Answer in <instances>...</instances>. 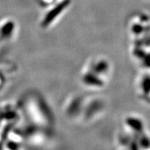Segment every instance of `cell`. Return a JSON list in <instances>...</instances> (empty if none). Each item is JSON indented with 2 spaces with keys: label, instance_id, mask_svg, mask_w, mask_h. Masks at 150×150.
<instances>
[{
  "label": "cell",
  "instance_id": "obj_2",
  "mask_svg": "<svg viewBox=\"0 0 150 150\" xmlns=\"http://www.w3.org/2000/svg\"><path fill=\"white\" fill-rule=\"evenodd\" d=\"M127 124L131 129L133 130L137 131V132H140L142 130L143 128V125H142V122L139 119H137L135 117H129L127 120Z\"/></svg>",
  "mask_w": 150,
  "mask_h": 150
},
{
  "label": "cell",
  "instance_id": "obj_1",
  "mask_svg": "<svg viewBox=\"0 0 150 150\" xmlns=\"http://www.w3.org/2000/svg\"><path fill=\"white\" fill-rule=\"evenodd\" d=\"M68 4L69 0H64L63 1L55 6L51 11H50V12L46 14L45 17L43 19L42 22V27H46L51 24L54 20H55V19L57 18L58 16H59L63 13V11L68 6Z\"/></svg>",
  "mask_w": 150,
  "mask_h": 150
},
{
  "label": "cell",
  "instance_id": "obj_3",
  "mask_svg": "<svg viewBox=\"0 0 150 150\" xmlns=\"http://www.w3.org/2000/svg\"><path fill=\"white\" fill-rule=\"evenodd\" d=\"M84 81L87 84L93 86H102L103 85V82L101 79H99L97 76L95 74L88 73L85 76Z\"/></svg>",
  "mask_w": 150,
  "mask_h": 150
},
{
  "label": "cell",
  "instance_id": "obj_4",
  "mask_svg": "<svg viewBox=\"0 0 150 150\" xmlns=\"http://www.w3.org/2000/svg\"><path fill=\"white\" fill-rule=\"evenodd\" d=\"M149 78L147 77L144 79L143 81H142V89L143 91H146L147 93H149Z\"/></svg>",
  "mask_w": 150,
  "mask_h": 150
}]
</instances>
